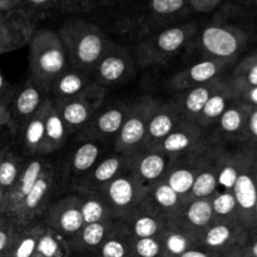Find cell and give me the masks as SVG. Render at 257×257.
<instances>
[{
    "instance_id": "e575fe53",
    "label": "cell",
    "mask_w": 257,
    "mask_h": 257,
    "mask_svg": "<svg viewBox=\"0 0 257 257\" xmlns=\"http://www.w3.org/2000/svg\"><path fill=\"white\" fill-rule=\"evenodd\" d=\"M123 158L120 156H109L100 161L92 170V183L94 185H107L108 182L117 177L122 170Z\"/></svg>"
},
{
    "instance_id": "8fae6325",
    "label": "cell",
    "mask_w": 257,
    "mask_h": 257,
    "mask_svg": "<svg viewBox=\"0 0 257 257\" xmlns=\"http://www.w3.org/2000/svg\"><path fill=\"white\" fill-rule=\"evenodd\" d=\"M162 257H180L183 252L200 246L201 237L188 230L166 228L160 235Z\"/></svg>"
},
{
    "instance_id": "f35d334b",
    "label": "cell",
    "mask_w": 257,
    "mask_h": 257,
    "mask_svg": "<svg viewBox=\"0 0 257 257\" xmlns=\"http://www.w3.org/2000/svg\"><path fill=\"white\" fill-rule=\"evenodd\" d=\"M197 136L187 130H173L165 140L162 141V148L165 153H180L188 150Z\"/></svg>"
},
{
    "instance_id": "d6986e66",
    "label": "cell",
    "mask_w": 257,
    "mask_h": 257,
    "mask_svg": "<svg viewBox=\"0 0 257 257\" xmlns=\"http://www.w3.org/2000/svg\"><path fill=\"white\" fill-rule=\"evenodd\" d=\"M83 226L84 222L80 213L79 203L77 202L62 206V210L57 213V225L52 226V228L68 238L72 243Z\"/></svg>"
},
{
    "instance_id": "ba28073f",
    "label": "cell",
    "mask_w": 257,
    "mask_h": 257,
    "mask_svg": "<svg viewBox=\"0 0 257 257\" xmlns=\"http://www.w3.org/2000/svg\"><path fill=\"white\" fill-rule=\"evenodd\" d=\"M34 33V23L20 10H9L0 19V55L28 43Z\"/></svg>"
},
{
    "instance_id": "9a60e30c",
    "label": "cell",
    "mask_w": 257,
    "mask_h": 257,
    "mask_svg": "<svg viewBox=\"0 0 257 257\" xmlns=\"http://www.w3.org/2000/svg\"><path fill=\"white\" fill-rule=\"evenodd\" d=\"M235 99L236 94L231 88L230 82H223L222 85L211 95V98L206 103L205 108L198 117L201 118L205 125L217 122L218 118L222 115V113L227 109L228 105Z\"/></svg>"
},
{
    "instance_id": "603a6c76",
    "label": "cell",
    "mask_w": 257,
    "mask_h": 257,
    "mask_svg": "<svg viewBox=\"0 0 257 257\" xmlns=\"http://www.w3.org/2000/svg\"><path fill=\"white\" fill-rule=\"evenodd\" d=\"M24 160L15 155L12 151V146L0 152V187L8 195L14 187L22 173Z\"/></svg>"
},
{
    "instance_id": "4316f807",
    "label": "cell",
    "mask_w": 257,
    "mask_h": 257,
    "mask_svg": "<svg viewBox=\"0 0 257 257\" xmlns=\"http://www.w3.org/2000/svg\"><path fill=\"white\" fill-rule=\"evenodd\" d=\"M216 165L217 170V183L218 191H231L232 192L233 186L238 176L240 170V151L233 155H225L218 158Z\"/></svg>"
},
{
    "instance_id": "6125c7cd",
    "label": "cell",
    "mask_w": 257,
    "mask_h": 257,
    "mask_svg": "<svg viewBox=\"0 0 257 257\" xmlns=\"http://www.w3.org/2000/svg\"><path fill=\"white\" fill-rule=\"evenodd\" d=\"M5 197H7V193H5V191L0 187V211L3 210V206H4Z\"/></svg>"
},
{
    "instance_id": "ffe728a7",
    "label": "cell",
    "mask_w": 257,
    "mask_h": 257,
    "mask_svg": "<svg viewBox=\"0 0 257 257\" xmlns=\"http://www.w3.org/2000/svg\"><path fill=\"white\" fill-rule=\"evenodd\" d=\"M45 124V142L44 150L58 148L65 141L68 135V128L60 115L59 110L55 109L53 104H47L44 117Z\"/></svg>"
},
{
    "instance_id": "2e32d148",
    "label": "cell",
    "mask_w": 257,
    "mask_h": 257,
    "mask_svg": "<svg viewBox=\"0 0 257 257\" xmlns=\"http://www.w3.org/2000/svg\"><path fill=\"white\" fill-rule=\"evenodd\" d=\"M136 183L128 176H117L107 183V198L117 210H125L136 200Z\"/></svg>"
},
{
    "instance_id": "e7e4bbea",
    "label": "cell",
    "mask_w": 257,
    "mask_h": 257,
    "mask_svg": "<svg viewBox=\"0 0 257 257\" xmlns=\"http://www.w3.org/2000/svg\"><path fill=\"white\" fill-rule=\"evenodd\" d=\"M15 3H17V4H19V0H14Z\"/></svg>"
},
{
    "instance_id": "f546056e",
    "label": "cell",
    "mask_w": 257,
    "mask_h": 257,
    "mask_svg": "<svg viewBox=\"0 0 257 257\" xmlns=\"http://www.w3.org/2000/svg\"><path fill=\"white\" fill-rule=\"evenodd\" d=\"M127 68V60L124 57L110 53L100 58V62L97 67V74L103 82L115 83L124 77Z\"/></svg>"
},
{
    "instance_id": "c3c4849f",
    "label": "cell",
    "mask_w": 257,
    "mask_h": 257,
    "mask_svg": "<svg viewBox=\"0 0 257 257\" xmlns=\"http://www.w3.org/2000/svg\"><path fill=\"white\" fill-rule=\"evenodd\" d=\"M187 5L192 7L197 12H211L216 9L223 0H186Z\"/></svg>"
},
{
    "instance_id": "ee69618b",
    "label": "cell",
    "mask_w": 257,
    "mask_h": 257,
    "mask_svg": "<svg viewBox=\"0 0 257 257\" xmlns=\"http://www.w3.org/2000/svg\"><path fill=\"white\" fill-rule=\"evenodd\" d=\"M180 197L181 196L176 193L166 182L160 183L153 190L155 202L161 208H165V210H173V208L177 207L178 202H180Z\"/></svg>"
},
{
    "instance_id": "be15d7a7",
    "label": "cell",
    "mask_w": 257,
    "mask_h": 257,
    "mask_svg": "<svg viewBox=\"0 0 257 257\" xmlns=\"http://www.w3.org/2000/svg\"><path fill=\"white\" fill-rule=\"evenodd\" d=\"M8 12H9V10H8ZM8 12H3V10H0V19H2V18H3V17H4V15H5V14H7V13H8Z\"/></svg>"
},
{
    "instance_id": "5bb4252c",
    "label": "cell",
    "mask_w": 257,
    "mask_h": 257,
    "mask_svg": "<svg viewBox=\"0 0 257 257\" xmlns=\"http://www.w3.org/2000/svg\"><path fill=\"white\" fill-rule=\"evenodd\" d=\"M45 109L47 103L43 105L42 109L24 123L17 133L22 136V145L28 153L33 155V152H40L44 148L45 142Z\"/></svg>"
},
{
    "instance_id": "681fc988",
    "label": "cell",
    "mask_w": 257,
    "mask_h": 257,
    "mask_svg": "<svg viewBox=\"0 0 257 257\" xmlns=\"http://www.w3.org/2000/svg\"><path fill=\"white\" fill-rule=\"evenodd\" d=\"M99 0H62V8L65 10H88Z\"/></svg>"
},
{
    "instance_id": "3957f363",
    "label": "cell",
    "mask_w": 257,
    "mask_h": 257,
    "mask_svg": "<svg viewBox=\"0 0 257 257\" xmlns=\"http://www.w3.org/2000/svg\"><path fill=\"white\" fill-rule=\"evenodd\" d=\"M248 38L250 34L245 28L226 23H215L202 30L201 44L212 59L233 62L242 52Z\"/></svg>"
},
{
    "instance_id": "836d02e7",
    "label": "cell",
    "mask_w": 257,
    "mask_h": 257,
    "mask_svg": "<svg viewBox=\"0 0 257 257\" xmlns=\"http://www.w3.org/2000/svg\"><path fill=\"white\" fill-rule=\"evenodd\" d=\"M230 85L235 94L246 88L257 87V63L242 59L233 72Z\"/></svg>"
},
{
    "instance_id": "94428289",
    "label": "cell",
    "mask_w": 257,
    "mask_h": 257,
    "mask_svg": "<svg viewBox=\"0 0 257 257\" xmlns=\"http://www.w3.org/2000/svg\"><path fill=\"white\" fill-rule=\"evenodd\" d=\"M245 60H248V62H253V63H257V49L253 50V52L251 53L250 55H247V57L245 58Z\"/></svg>"
},
{
    "instance_id": "6da1fadb",
    "label": "cell",
    "mask_w": 257,
    "mask_h": 257,
    "mask_svg": "<svg viewBox=\"0 0 257 257\" xmlns=\"http://www.w3.org/2000/svg\"><path fill=\"white\" fill-rule=\"evenodd\" d=\"M29 44L32 79L44 90H50L54 80L65 72V44L60 35L52 30L34 32Z\"/></svg>"
},
{
    "instance_id": "9f6ffc18",
    "label": "cell",
    "mask_w": 257,
    "mask_h": 257,
    "mask_svg": "<svg viewBox=\"0 0 257 257\" xmlns=\"http://www.w3.org/2000/svg\"><path fill=\"white\" fill-rule=\"evenodd\" d=\"M221 257H246L245 252H243L242 247L232 248V250H228L226 252H223Z\"/></svg>"
},
{
    "instance_id": "f5cc1de1",
    "label": "cell",
    "mask_w": 257,
    "mask_h": 257,
    "mask_svg": "<svg viewBox=\"0 0 257 257\" xmlns=\"http://www.w3.org/2000/svg\"><path fill=\"white\" fill-rule=\"evenodd\" d=\"M246 257H257V233L248 236V240L242 247Z\"/></svg>"
},
{
    "instance_id": "7c38bea8",
    "label": "cell",
    "mask_w": 257,
    "mask_h": 257,
    "mask_svg": "<svg viewBox=\"0 0 257 257\" xmlns=\"http://www.w3.org/2000/svg\"><path fill=\"white\" fill-rule=\"evenodd\" d=\"M72 243L52 227H39L34 257H72Z\"/></svg>"
},
{
    "instance_id": "4fadbf2b",
    "label": "cell",
    "mask_w": 257,
    "mask_h": 257,
    "mask_svg": "<svg viewBox=\"0 0 257 257\" xmlns=\"http://www.w3.org/2000/svg\"><path fill=\"white\" fill-rule=\"evenodd\" d=\"M148 120L150 119H147V115L136 112V110L127 115L122 128L118 132V148L122 151L132 150L142 143L147 136Z\"/></svg>"
},
{
    "instance_id": "52a82bcc",
    "label": "cell",
    "mask_w": 257,
    "mask_h": 257,
    "mask_svg": "<svg viewBox=\"0 0 257 257\" xmlns=\"http://www.w3.org/2000/svg\"><path fill=\"white\" fill-rule=\"evenodd\" d=\"M44 168V161L39 157L30 160L29 162H24L22 173H20L17 183L5 197L4 206H3V210L0 211L2 220L7 221V222L12 220V217L15 215L18 208L24 201V198L27 197L28 193L32 191L37 181L39 180Z\"/></svg>"
},
{
    "instance_id": "d4e9b609",
    "label": "cell",
    "mask_w": 257,
    "mask_h": 257,
    "mask_svg": "<svg viewBox=\"0 0 257 257\" xmlns=\"http://www.w3.org/2000/svg\"><path fill=\"white\" fill-rule=\"evenodd\" d=\"M128 115V110L120 107H112L99 113L93 120L94 132L99 136H113L117 135L122 128L125 118Z\"/></svg>"
},
{
    "instance_id": "7bdbcfd3",
    "label": "cell",
    "mask_w": 257,
    "mask_h": 257,
    "mask_svg": "<svg viewBox=\"0 0 257 257\" xmlns=\"http://www.w3.org/2000/svg\"><path fill=\"white\" fill-rule=\"evenodd\" d=\"M187 5L186 0H150L148 9L157 17H172Z\"/></svg>"
},
{
    "instance_id": "91938a15",
    "label": "cell",
    "mask_w": 257,
    "mask_h": 257,
    "mask_svg": "<svg viewBox=\"0 0 257 257\" xmlns=\"http://www.w3.org/2000/svg\"><path fill=\"white\" fill-rule=\"evenodd\" d=\"M252 233H257V200H256V205H255V212H253V227H252Z\"/></svg>"
},
{
    "instance_id": "6f0895ef",
    "label": "cell",
    "mask_w": 257,
    "mask_h": 257,
    "mask_svg": "<svg viewBox=\"0 0 257 257\" xmlns=\"http://www.w3.org/2000/svg\"><path fill=\"white\" fill-rule=\"evenodd\" d=\"M17 7L18 4L14 2V0H0V10H3V12L13 10Z\"/></svg>"
},
{
    "instance_id": "83f0119b",
    "label": "cell",
    "mask_w": 257,
    "mask_h": 257,
    "mask_svg": "<svg viewBox=\"0 0 257 257\" xmlns=\"http://www.w3.org/2000/svg\"><path fill=\"white\" fill-rule=\"evenodd\" d=\"M215 215H213L211 198H197L190 203L186 210V220L190 226L196 230L205 231L210 227Z\"/></svg>"
},
{
    "instance_id": "816d5d0a",
    "label": "cell",
    "mask_w": 257,
    "mask_h": 257,
    "mask_svg": "<svg viewBox=\"0 0 257 257\" xmlns=\"http://www.w3.org/2000/svg\"><path fill=\"white\" fill-rule=\"evenodd\" d=\"M222 253L223 252H215V251H211L205 247H201V246H197V247L190 248L186 252H183L180 257H221Z\"/></svg>"
},
{
    "instance_id": "7a4b0ae2",
    "label": "cell",
    "mask_w": 257,
    "mask_h": 257,
    "mask_svg": "<svg viewBox=\"0 0 257 257\" xmlns=\"http://www.w3.org/2000/svg\"><path fill=\"white\" fill-rule=\"evenodd\" d=\"M240 151V170L232 193L238 208V217L247 232H252L253 212L257 200V157L256 151L243 145Z\"/></svg>"
},
{
    "instance_id": "7402d4cb",
    "label": "cell",
    "mask_w": 257,
    "mask_h": 257,
    "mask_svg": "<svg viewBox=\"0 0 257 257\" xmlns=\"http://www.w3.org/2000/svg\"><path fill=\"white\" fill-rule=\"evenodd\" d=\"M87 84V78L82 73L65 70L54 80L50 90H53L55 97L59 99L68 100L84 92Z\"/></svg>"
},
{
    "instance_id": "f1b7e54d",
    "label": "cell",
    "mask_w": 257,
    "mask_h": 257,
    "mask_svg": "<svg viewBox=\"0 0 257 257\" xmlns=\"http://www.w3.org/2000/svg\"><path fill=\"white\" fill-rule=\"evenodd\" d=\"M100 155V146L94 141H85L74 150L72 157V168L75 173L92 171Z\"/></svg>"
},
{
    "instance_id": "b9f144b4",
    "label": "cell",
    "mask_w": 257,
    "mask_h": 257,
    "mask_svg": "<svg viewBox=\"0 0 257 257\" xmlns=\"http://www.w3.org/2000/svg\"><path fill=\"white\" fill-rule=\"evenodd\" d=\"M79 207H80V213H82L84 225H87V223H94V222H100V221H103L105 208H104V205L102 203V201H99V198H95V197L85 198L83 202L79 203Z\"/></svg>"
},
{
    "instance_id": "8d00e7d4",
    "label": "cell",
    "mask_w": 257,
    "mask_h": 257,
    "mask_svg": "<svg viewBox=\"0 0 257 257\" xmlns=\"http://www.w3.org/2000/svg\"><path fill=\"white\" fill-rule=\"evenodd\" d=\"M217 191V170L215 166L211 170L203 171L196 176L191 192L197 198H211Z\"/></svg>"
},
{
    "instance_id": "4dcf8cb0",
    "label": "cell",
    "mask_w": 257,
    "mask_h": 257,
    "mask_svg": "<svg viewBox=\"0 0 257 257\" xmlns=\"http://www.w3.org/2000/svg\"><path fill=\"white\" fill-rule=\"evenodd\" d=\"M167 158L162 153H148L138 163V175L146 182H155L165 173Z\"/></svg>"
},
{
    "instance_id": "484cf974",
    "label": "cell",
    "mask_w": 257,
    "mask_h": 257,
    "mask_svg": "<svg viewBox=\"0 0 257 257\" xmlns=\"http://www.w3.org/2000/svg\"><path fill=\"white\" fill-rule=\"evenodd\" d=\"M39 227L33 226L24 228H15L14 237L10 246L8 257H34L38 242Z\"/></svg>"
},
{
    "instance_id": "e0dca14e",
    "label": "cell",
    "mask_w": 257,
    "mask_h": 257,
    "mask_svg": "<svg viewBox=\"0 0 257 257\" xmlns=\"http://www.w3.org/2000/svg\"><path fill=\"white\" fill-rule=\"evenodd\" d=\"M193 30H195V25L167 28L152 39L153 49L161 54H171V53L177 52L185 44Z\"/></svg>"
},
{
    "instance_id": "5b68a950",
    "label": "cell",
    "mask_w": 257,
    "mask_h": 257,
    "mask_svg": "<svg viewBox=\"0 0 257 257\" xmlns=\"http://www.w3.org/2000/svg\"><path fill=\"white\" fill-rule=\"evenodd\" d=\"M44 89L40 88L33 79L14 90L5 109L8 113V127L13 133L24 124L27 120L34 117L45 104Z\"/></svg>"
},
{
    "instance_id": "cb8c5ba5",
    "label": "cell",
    "mask_w": 257,
    "mask_h": 257,
    "mask_svg": "<svg viewBox=\"0 0 257 257\" xmlns=\"http://www.w3.org/2000/svg\"><path fill=\"white\" fill-rule=\"evenodd\" d=\"M133 238L130 233L110 231L92 257H132Z\"/></svg>"
},
{
    "instance_id": "680465c9",
    "label": "cell",
    "mask_w": 257,
    "mask_h": 257,
    "mask_svg": "<svg viewBox=\"0 0 257 257\" xmlns=\"http://www.w3.org/2000/svg\"><path fill=\"white\" fill-rule=\"evenodd\" d=\"M8 124V113L5 107L0 105V130Z\"/></svg>"
},
{
    "instance_id": "bcb514c9",
    "label": "cell",
    "mask_w": 257,
    "mask_h": 257,
    "mask_svg": "<svg viewBox=\"0 0 257 257\" xmlns=\"http://www.w3.org/2000/svg\"><path fill=\"white\" fill-rule=\"evenodd\" d=\"M245 145L257 150V108L248 107Z\"/></svg>"
},
{
    "instance_id": "003e7915",
    "label": "cell",
    "mask_w": 257,
    "mask_h": 257,
    "mask_svg": "<svg viewBox=\"0 0 257 257\" xmlns=\"http://www.w3.org/2000/svg\"><path fill=\"white\" fill-rule=\"evenodd\" d=\"M72 257H74V256H72Z\"/></svg>"
},
{
    "instance_id": "f907efd6",
    "label": "cell",
    "mask_w": 257,
    "mask_h": 257,
    "mask_svg": "<svg viewBox=\"0 0 257 257\" xmlns=\"http://www.w3.org/2000/svg\"><path fill=\"white\" fill-rule=\"evenodd\" d=\"M15 88H13L12 85L8 83V80L5 79V77L3 75L2 69H0V105L5 107L9 102V99L12 98L13 93H14Z\"/></svg>"
},
{
    "instance_id": "d6a6232c",
    "label": "cell",
    "mask_w": 257,
    "mask_h": 257,
    "mask_svg": "<svg viewBox=\"0 0 257 257\" xmlns=\"http://www.w3.org/2000/svg\"><path fill=\"white\" fill-rule=\"evenodd\" d=\"M211 203L217 220H240L237 202L231 191H217L211 198Z\"/></svg>"
},
{
    "instance_id": "ab89813d",
    "label": "cell",
    "mask_w": 257,
    "mask_h": 257,
    "mask_svg": "<svg viewBox=\"0 0 257 257\" xmlns=\"http://www.w3.org/2000/svg\"><path fill=\"white\" fill-rule=\"evenodd\" d=\"M196 176L193 175L192 171H190L188 168H176L175 171L170 173L168 176L167 183L176 193H178L180 196L187 195L192 191L193 181H195Z\"/></svg>"
},
{
    "instance_id": "30bf717a",
    "label": "cell",
    "mask_w": 257,
    "mask_h": 257,
    "mask_svg": "<svg viewBox=\"0 0 257 257\" xmlns=\"http://www.w3.org/2000/svg\"><path fill=\"white\" fill-rule=\"evenodd\" d=\"M248 107L233 100L217 120V132L225 140L246 142V124H247Z\"/></svg>"
},
{
    "instance_id": "8992f818",
    "label": "cell",
    "mask_w": 257,
    "mask_h": 257,
    "mask_svg": "<svg viewBox=\"0 0 257 257\" xmlns=\"http://www.w3.org/2000/svg\"><path fill=\"white\" fill-rule=\"evenodd\" d=\"M250 233L240 220H217L201 235L200 246L215 252L243 247Z\"/></svg>"
},
{
    "instance_id": "db71d44e",
    "label": "cell",
    "mask_w": 257,
    "mask_h": 257,
    "mask_svg": "<svg viewBox=\"0 0 257 257\" xmlns=\"http://www.w3.org/2000/svg\"><path fill=\"white\" fill-rule=\"evenodd\" d=\"M243 10L257 13V0H238Z\"/></svg>"
},
{
    "instance_id": "d590c367",
    "label": "cell",
    "mask_w": 257,
    "mask_h": 257,
    "mask_svg": "<svg viewBox=\"0 0 257 257\" xmlns=\"http://www.w3.org/2000/svg\"><path fill=\"white\" fill-rule=\"evenodd\" d=\"M58 7H62V0H19L15 9L20 10L30 22L35 23L39 18L58 9Z\"/></svg>"
},
{
    "instance_id": "ac0fdd59",
    "label": "cell",
    "mask_w": 257,
    "mask_h": 257,
    "mask_svg": "<svg viewBox=\"0 0 257 257\" xmlns=\"http://www.w3.org/2000/svg\"><path fill=\"white\" fill-rule=\"evenodd\" d=\"M230 63L232 62H225V60H217V59H210L203 60V62L196 63L195 65L186 70L181 77L180 82L185 83V84H203V83H208L211 80L218 78L223 69L227 67Z\"/></svg>"
},
{
    "instance_id": "60d3db41",
    "label": "cell",
    "mask_w": 257,
    "mask_h": 257,
    "mask_svg": "<svg viewBox=\"0 0 257 257\" xmlns=\"http://www.w3.org/2000/svg\"><path fill=\"white\" fill-rule=\"evenodd\" d=\"M132 257H162L160 236L133 240Z\"/></svg>"
},
{
    "instance_id": "44dd1931",
    "label": "cell",
    "mask_w": 257,
    "mask_h": 257,
    "mask_svg": "<svg viewBox=\"0 0 257 257\" xmlns=\"http://www.w3.org/2000/svg\"><path fill=\"white\" fill-rule=\"evenodd\" d=\"M222 83L223 80H221L220 78H216L211 82L203 83V84L196 85L195 88H192L183 99L185 112L192 117L200 115L211 95L222 85Z\"/></svg>"
},
{
    "instance_id": "7dc6e473",
    "label": "cell",
    "mask_w": 257,
    "mask_h": 257,
    "mask_svg": "<svg viewBox=\"0 0 257 257\" xmlns=\"http://www.w3.org/2000/svg\"><path fill=\"white\" fill-rule=\"evenodd\" d=\"M236 99L247 107L257 108V87L246 88V89L236 93Z\"/></svg>"
},
{
    "instance_id": "74e56055",
    "label": "cell",
    "mask_w": 257,
    "mask_h": 257,
    "mask_svg": "<svg viewBox=\"0 0 257 257\" xmlns=\"http://www.w3.org/2000/svg\"><path fill=\"white\" fill-rule=\"evenodd\" d=\"M163 227L157 217L150 215H142L138 216L133 221L130 235L132 236L133 240H138V238L157 237V236L161 235Z\"/></svg>"
},
{
    "instance_id": "9c48e42d",
    "label": "cell",
    "mask_w": 257,
    "mask_h": 257,
    "mask_svg": "<svg viewBox=\"0 0 257 257\" xmlns=\"http://www.w3.org/2000/svg\"><path fill=\"white\" fill-rule=\"evenodd\" d=\"M99 92L92 99H89L88 97H89L90 88H87L84 92L78 94L77 97L70 98L63 104L59 113L68 130H77L92 119L95 108L100 102Z\"/></svg>"
},
{
    "instance_id": "f6af8a7d",
    "label": "cell",
    "mask_w": 257,
    "mask_h": 257,
    "mask_svg": "<svg viewBox=\"0 0 257 257\" xmlns=\"http://www.w3.org/2000/svg\"><path fill=\"white\" fill-rule=\"evenodd\" d=\"M15 228L7 221L0 218V257H8L13 237H14Z\"/></svg>"
},
{
    "instance_id": "277c9868",
    "label": "cell",
    "mask_w": 257,
    "mask_h": 257,
    "mask_svg": "<svg viewBox=\"0 0 257 257\" xmlns=\"http://www.w3.org/2000/svg\"><path fill=\"white\" fill-rule=\"evenodd\" d=\"M63 42L72 48V53L83 65H92L100 60L105 50L104 35L89 23L75 22L65 25L62 34Z\"/></svg>"
},
{
    "instance_id": "03108f58",
    "label": "cell",
    "mask_w": 257,
    "mask_h": 257,
    "mask_svg": "<svg viewBox=\"0 0 257 257\" xmlns=\"http://www.w3.org/2000/svg\"><path fill=\"white\" fill-rule=\"evenodd\" d=\"M253 150H255V148H253ZM256 151V157H257V150H255Z\"/></svg>"
},
{
    "instance_id": "11a10c76",
    "label": "cell",
    "mask_w": 257,
    "mask_h": 257,
    "mask_svg": "<svg viewBox=\"0 0 257 257\" xmlns=\"http://www.w3.org/2000/svg\"><path fill=\"white\" fill-rule=\"evenodd\" d=\"M5 127H7V125H4V127L0 130V152H2V151H4L5 148H8L10 146L9 137H8V133H5V130H4Z\"/></svg>"
},
{
    "instance_id": "1f68e13d",
    "label": "cell",
    "mask_w": 257,
    "mask_h": 257,
    "mask_svg": "<svg viewBox=\"0 0 257 257\" xmlns=\"http://www.w3.org/2000/svg\"><path fill=\"white\" fill-rule=\"evenodd\" d=\"M175 130V115L168 110H160L151 115L147 125V136L153 142L163 141Z\"/></svg>"
}]
</instances>
